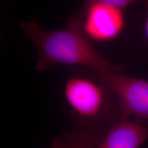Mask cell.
<instances>
[{"mask_svg":"<svg viewBox=\"0 0 148 148\" xmlns=\"http://www.w3.org/2000/svg\"><path fill=\"white\" fill-rule=\"evenodd\" d=\"M64 91L76 124L106 132L122 119L116 95L95 69H76L66 81Z\"/></svg>","mask_w":148,"mask_h":148,"instance_id":"obj_2","label":"cell"},{"mask_svg":"<svg viewBox=\"0 0 148 148\" xmlns=\"http://www.w3.org/2000/svg\"><path fill=\"white\" fill-rule=\"evenodd\" d=\"M145 3V6L147 11V18L145 21V32L148 38V1H146Z\"/></svg>","mask_w":148,"mask_h":148,"instance_id":"obj_8","label":"cell"},{"mask_svg":"<svg viewBox=\"0 0 148 148\" xmlns=\"http://www.w3.org/2000/svg\"><path fill=\"white\" fill-rule=\"evenodd\" d=\"M125 65L117 70L100 72L101 78L114 92L122 119L133 115L148 122V81L128 77Z\"/></svg>","mask_w":148,"mask_h":148,"instance_id":"obj_3","label":"cell"},{"mask_svg":"<svg viewBox=\"0 0 148 148\" xmlns=\"http://www.w3.org/2000/svg\"><path fill=\"white\" fill-rule=\"evenodd\" d=\"M148 1V0H87L79 11L69 18L68 25L75 27H82L84 21L90 9L94 5H103L116 8L121 10L128 5L139 1Z\"/></svg>","mask_w":148,"mask_h":148,"instance_id":"obj_7","label":"cell"},{"mask_svg":"<svg viewBox=\"0 0 148 148\" xmlns=\"http://www.w3.org/2000/svg\"><path fill=\"white\" fill-rule=\"evenodd\" d=\"M20 25L37 49L36 69L38 71L58 64L84 66L101 73L121 67L112 64L97 51L82 27L68 25L64 30L47 31L35 21H21Z\"/></svg>","mask_w":148,"mask_h":148,"instance_id":"obj_1","label":"cell"},{"mask_svg":"<svg viewBox=\"0 0 148 148\" xmlns=\"http://www.w3.org/2000/svg\"><path fill=\"white\" fill-rule=\"evenodd\" d=\"M105 132L76 124L74 128L57 138L52 148H95Z\"/></svg>","mask_w":148,"mask_h":148,"instance_id":"obj_6","label":"cell"},{"mask_svg":"<svg viewBox=\"0 0 148 148\" xmlns=\"http://www.w3.org/2000/svg\"><path fill=\"white\" fill-rule=\"evenodd\" d=\"M124 27L121 10L103 5L93 6L86 16L84 30L95 40L106 41L117 37Z\"/></svg>","mask_w":148,"mask_h":148,"instance_id":"obj_5","label":"cell"},{"mask_svg":"<svg viewBox=\"0 0 148 148\" xmlns=\"http://www.w3.org/2000/svg\"><path fill=\"white\" fill-rule=\"evenodd\" d=\"M148 140V122L119 120L106 130L95 148H139Z\"/></svg>","mask_w":148,"mask_h":148,"instance_id":"obj_4","label":"cell"}]
</instances>
